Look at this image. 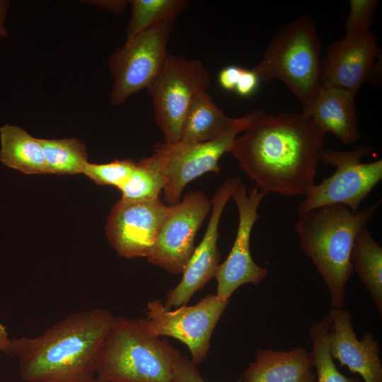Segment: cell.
Listing matches in <instances>:
<instances>
[{
  "label": "cell",
  "mask_w": 382,
  "mask_h": 382,
  "mask_svg": "<svg viewBox=\"0 0 382 382\" xmlns=\"http://www.w3.org/2000/svg\"><path fill=\"white\" fill-rule=\"evenodd\" d=\"M325 134L303 112H262L229 153L265 195L305 196L315 185Z\"/></svg>",
  "instance_id": "cell-1"
},
{
  "label": "cell",
  "mask_w": 382,
  "mask_h": 382,
  "mask_svg": "<svg viewBox=\"0 0 382 382\" xmlns=\"http://www.w3.org/2000/svg\"><path fill=\"white\" fill-rule=\"evenodd\" d=\"M115 316L96 308L66 316L36 337L11 339L25 382H90Z\"/></svg>",
  "instance_id": "cell-2"
},
{
  "label": "cell",
  "mask_w": 382,
  "mask_h": 382,
  "mask_svg": "<svg viewBox=\"0 0 382 382\" xmlns=\"http://www.w3.org/2000/svg\"><path fill=\"white\" fill-rule=\"evenodd\" d=\"M380 204L357 212L334 204L299 214L295 231L300 247L326 285L332 308L345 306V287L353 273L350 255L354 238Z\"/></svg>",
  "instance_id": "cell-3"
},
{
  "label": "cell",
  "mask_w": 382,
  "mask_h": 382,
  "mask_svg": "<svg viewBox=\"0 0 382 382\" xmlns=\"http://www.w3.org/2000/svg\"><path fill=\"white\" fill-rule=\"evenodd\" d=\"M156 335L145 318L115 316L95 369L106 382H171L179 351Z\"/></svg>",
  "instance_id": "cell-4"
},
{
  "label": "cell",
  "mask_w": 382,
  "mask_h": 382,
  "mask_svg": "<svg viewBox=\"0 0 382 382\" xmlns=\"http://www.w3.org/2000/svg\"><path fill=\"white\" fill-rule=\"evenodd\" d=\"M320 43L316 24L304 15L284 26L251 69L260 82L278 79L303 105L309 106L320 87Z\"/></svg>",
  "instance_id": "cell-5"
},
{
  "label": "cell",
  "mask_w": 382,
  "mask_h": 382,
  "mask_svg": "<svg viewBox=\"0 0 382 382\" xmlns=\"http://www.w3.org/2000/svg\"><path fill=\"white\" fill-rule=\"evenodd\" d=\"M209 74L202 62L168 54L146 86L163 141L180 140L183 121L195 96L207 91Z\"/></svg>",
  "instance_id": "cell-6"
},
{
  "label": "cell",
  "mask_w": 382,
  "mask_h": 382,
  "mask_svg": "<svg viewBox=\"0 0 382 382\" xmlns=\"http://www.w3.org/2000/svg\"><path fill=\"white\" fill-rule=\"evenodd\" d=\"M373 151L362 145L350 151L323 149L320 161L336 167L335 173L315 184L303 196L299 214L322 207L342 204L358 211L361 202L382 179V160L363 163L361 158Z\"/></svg>",
  "instance_id": "cell-7"
},
{
  "label": "cell",
  "mask_w": 382,
  "mask_h": 382,
  "mask_svg": "<svg viewBox=\"0 0 382 382\" xmlns=\"http://www.w3.org/2000/svg\"><path fill=\"white\" fill-rule=\"evenodd\" d=\"M261 112L254 110L242 116L241 121L233 128L206 142L163 141L154 145L153 155L166 179L164 200L168 206L180 202L181 194L190 182L208 172L219 174L218 162L220 158L229 152L236 137Z\"/></svg>",
  "instance_id": "cell-8"
},
{
  "label": "cell",
  "mask_w": 382,
  "mask_h": 382,
  "mask_svg": "<svg viewBox=\"0 0 382 382\" xmlns=\"http://www.w3.org/2000/svg\"><path fill=\"white\" fill-rule=\"evenodd\" d=\"M173 21L151 26L127 39L122 47L109 57L113 83L110 93L112 105L125 103L130 96L146 88L166 57Z\"/></svg>",
  "instance_id": "cell-9"
},
{
  "label": "cell",
  "mask_w": 382,
  "mask_h": 382,
  "mask_svg": "<svg viewBox=\"0 0 382 382\" xmlns=\"http://www.w3.org/2000/svg\"><path fill=\"white\" fill-rule=\"evenodd\" d=\"M228 303L209 294L195 305L170 310L154 299L146 305L145 319L156 335L171 337L186 345L197 365L205 360L212 332Z\"/></svg>",
  "instance_id": "cell-10"
},
{
  "label": "cell",
  "mask_w": 382,
  "mask_h": 382,
  "mask_svg": "<svg viewBox=\"0 0 382 382\" xmlns=\"http://www.w3.org/2000/svg\"><path fill=\"white\" fill-rule=\"evenodd\" d=\"M211 207V200L201 190L188 192L178 203L168 206L148 262L172 274H182Z\"/></svg>",
  "instance_id": "cell-11"
},
{
  "label": "cell",
  "mask_w": 382,
  "mask_h": 382,
  "mask_svg": "<svg viewBox=\"0 0 382 382\" xmlns=\"http://www.w3.org/2000/svg\"><path fill=\"white\" fill-rule=\"evenodd\" d=\"M265 196L256 186L247 190L242 182L231 195L238 209V225L231 251L218 265L214 275L217 282L216 296L220 299L229 300L241 286L257 285L267 274V269L253 260L250 249L251 231L259 218L257 209Z\"/></svg>",
  "instance_id": "cell-12"
},
{
  "label": "cell",
  "mask_w": 382,
  "mask_h": 382,
  "mask_svg": "<svg viewBox=\"0 0 382 382\" xmlns=\"http://www.w3.org/2000/svg\"><path fill=\"white\" fill-rule=\"evenodd\" d=\"M168 211V206L160 198L137 202L120 199L108 216L107 238L120 257L146 258Z\"/></svg>",
  "instance_id": "cell-13"
},
{
  "label": "cell",
  "mask_w": 382,
  "mask_h": 382,
  "mask_svg": "<svg viewBox=\"0 0 382 382\" xmlns=\"http://www.w3.org/2000/svg\"><path fill=\"white\" fill-rule=\"evenodd\" d=\"M241 182L240 177L231 178L216 190L211 199V215L204 237L194 249L180 282L167 293L165 308L186 305L193 294L214 277L221 255L217 246L219 221L226 204Z\"/></svg>",
  "instance_id": "cell-14"
},
{
  "label": "cell",
  "mask_w": 382,
  "mask_h": 382,
  "mask_svg": "<svg viewBox=\"0 0 382 382\" xmlns=\"http://www.w3.org/2000/svg\"><path fill=\"white\" fill-rule=\"evenodd\" d=\"M379 51L371 30L354 40L332 42L321 60L320 86L340 88L356 96L369 81Z\"/></svg>",
  "instance_id": "cell-15"
},
{
  "label": "cell",
  "mask_w": 382,
  "mask_h": 382,
  "mask_svg": "<svg viewBox=\"0 0 382 382\" xmlns=\"http://www.w3.org/2000/svg\"><path fill=\"white\" fill-rule=\"evenodd\" d=\"M328 315L331 320L328 346L332 358L340 366L359 374L364 382H382L378 342L373 334L367 332L359 340L353 329L352 315L344 308H332Z\"/></svg>",
  "instance_id": "cell-16"
},
{
  "label": "cell",
  "mask_w": 382,
  "mask_h": 382,
  "mask_svg": "<svg viewBox=\"0 0 382 382\" xmlns=\"http://www.w3.org/2000/svg\"><path fill=\"white\" fill-rule=\"evenodd\" d=\"M355 96L340 88L320 86L312 103L302 112L325 133H332L344 144L355 143L360 135Z\"/></svg>",
  "instance_id": "cell-17"
},
{
  "label": "cell",
  "mask_w": 382,
  "mask_h": 382,
  "mask_svg": "<svg viewBox=\"0 0 382 382\" xmlns=\"http://www.w3.org/2000/svg\"><path fill=\"white\" fill-rule=\"evenodd\" d=\"M243 382H316L309 352L301 347L291 350L259 349L243 374Z\"/></svg>",
  "instance_id": "cell-18"
},
{
  "label": "cell",
  "mask_w": 382,
  "mask_h": 382,
  "mask_svg": "<svg viewBox=\"0 0 382 382\" xmlns=\"http://www.w3.org/2000/svg\"><path fill=\"white\" fill-rule=\"evenodd\" d=\"M240 117H229L212 96L202 91L193 98L185 117L180 141L198 144L214 139L236 126Z\"/></svg>",
  "instance_id": "cell-19"
},
{
  "label": "cell",
  "mask_w": 382,
  "mask_h": 382,
  "mask_svg": "<svg viewBox=\"0 0 382 382\" xmlns=\"http://www.w3.org/2000/svg\"><path fill=\"white\" fill-rule=\"evenodd\" d=\"M0 161L25 174H47L40 139L22 128L6 124L0 128Z\"/></svg>",
  "instance_id": "cell-20"
},
{
  "label": "cell",
  "mask_w": 382,
  "mask_h": 382,
  "mask_svg": "<svg viewBox=\"0 0 382 382\" xmlns=\"http://www.w3.org/2000/svg\"><path fill=\"white\" fill-rule=\"evenodd\" d=\"M350 260L361 284L369 292L380 318L382 316V248L364 226L357 234Z\"/></svg>",
  "instance_id": "cell-21"
},
{
  "label": "cell",
  "mask_w": 382,
  "mask_h": 382,
  "mask_svg": "<svg viewBox=\"0 0 382 382\" xmlns=\"http://www.w3.org/2000/svg\"><path fill=\"white\" fill-rule=\"evenodd\" d=\"M48 174H81L88 163L86 148L76 138L39 139Z\"/></svg>",
  "instance_id": "cell-22"
},
{
  "label": "cell",
  "mask_w": 382,
  "mask_h": 382,
  "mask_svg": "<svg viewBox=\"0 0 382 382\" xmlns=\"http://www.w3.org/2000/svg\"><path fill=\"white\" fill-rule=\"evenodd\" d=\"M331 320L329 315L313 322L308 329L312 344L311 364L316 369V382H361L359 376L347 377L336 366L328 346Z\"/></svg>",
  "instance_id": "cell-23"
},
{
  "label": "cell",
  "mask_w": 382,
  "mask_h": 382,
  "mask_svg": "<svg viewBox=\"0 0 382 382\" xmlns=\"http://www.w3.org/2000/svg\"><path fill=\"white\" fill-rule=\"evenodd\" d=\"M165 185L166 179L156 157L152 155L135 162L132 172L118 189L122 200L148 201L159 198Z\"/></svg>",
  "instance_id": "cell-24"
},
{
  "label": "cell",
  "mask_w": 382,
  "mask_h": 382,
  "mask_svg": "<svg viewBox=\"0 0 382 382\" xmlns=\"http://www.w3.org/2000/svg\"><path fill=\"white\" fill-rule=\"evenodd\" d=\"M132 17L127 27V39L155 25L175 18L188 6L185 0H131Z\"/></svg>",
  "instance_id": "cell-25"
},
{
  "label": "cell",
  "mask_w": 382,
  "mask_h": 382,
  "mask_svg": "<svg viewBox=\"0 0 382 382\" xmlns=\"http://www.w3.org/2000/svg\"><path fill=\"white\" fill-rule=\"evenodd\" d=\"M378 4V0L349 1V12L345 23V40H354L371 31Z\"/></svg>",
  "instance_id": "cell-26"
},
{
  "label": "cell",
  "mask_w": 382,
  "mask_h": 382,
  "mask_svg": "<svg viewBox=\"0 0 382 382\" xmlns=\"http://www.w3.org/2000/svg\"><path fill=\"white\" fill-rule=\"evenodd\" d=\"M135 161L131 159L96 164L88 163L82 174L89 178L98 185L120 187L132 172Z\"/></svg>",
  "instance_id": "cell-27"
},
{
  "label": "cell",
  "mask_w": 382,
  "mask_h": 382,
  "mask_svg": "<svg viewBox=\"0 0 382 382\" xmlns=\"http://www.w3.org/2000/svg\"><path fill=\"white\" fill-rule=\"evenodd\" d=\"M171 382H207L201 376L197 365L180 352L173 366Z\"/></svg>",
  "instance_id": "cell-28"
},
{
  "label": "cell",
  "mask_w": 382,
  "mask_h": 382,
  "mask_svg": "<svg viewBox=\"0 0 382 382\" xmlns=\"http://www.w3.org/2000/svg\"><path fill=\"white\" fill-rule=\"evenodd\" d=\"M260 80L252 69H243L234 91L241 96L252 95L257 88Z\"/></svg>",
  "instance_id": "cell-29"
},
{
  "label": "cell",
  "mask_w": 382,
  "mask_h": 382,
  "mask_svg": "<svg viewBox=\"0 0 382 382\" xmlns=\"http://www.w3.org/2000/svg\"><path fill=\"white\" fill-rule=\"evenodd\" d=\"M243 68L230 65L224 67L219 74V83L226 91L235 90Z\"/></svg>",
  "instance_id": "cell-30"
},
{
  "label": "cell",
  "mask_w": 382,
  "mask_h": 382,
  "mask_svg": "<svg viewBox=\"0 0 382 382\" xmlns=\"http://www.w3.org/2000/svg\"><path fill=\"white\" fill-rule=\"evenodd\" d=\"M101 6L103 8L108 9L112 12L118 13L122 11L127 4L125 1H99V3H94Z\"/></svg>",
  "instance_id": "cell-31"
},
{
  "label": "cell",
  "mask_w": 382,
  "mask_h": 382,
  "mask_svg": "<svg viewBox=\"0 0 382 382\" xmlns=\"http://www.w3.org/2000/svg\"><path fill=\"white\" fill-rule=\"evenodd\" d=\"M11 344L6 328L0 323V352L8 354Z\"/></svg>",
  "instance_id": "cell-32"
},
{
  "label": "cell",
  "mask_w": 382,
  "mask_h": 382,
  "mask_svg": "<svg viewBox=\"0 0 382 382\" xmlns=\"http://www.w3.org/2000/svg\"><path fill=\"white\" fill-rule=\"evenodd\" d=\"M8 6V1L0 0V38L7 35L6 30L4 27V21Z\"/></svg>",
  "instance_id": "cell-33"
},
{
  "label": "cell",
  "mask_w": 382,
  "mask_h": 382,
  "mask_svg": "<svg viewBox=\"0 0 382 382\" xmlns=\"http://www.w3.org/2000/svg\"><path fill=\"white\" fill-rule=\"evenodd\" d=\"M90 382H106V381H102L96 378L91 380Z\"/></svg>",
  "instance_id": "cell-34"
}]
</instances>
